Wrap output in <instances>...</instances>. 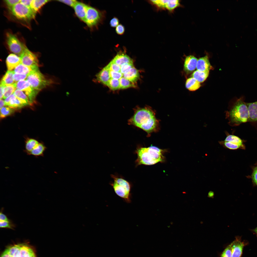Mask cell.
<instances>
[{"mask_svg": "<svg viewBox=\"0 0 257 257\" xmlns=\"http://www.w3.org/2000/svg\"><path fill=\"white\" fill-rule=\"evenodd\" d=\"M6 36V43L10 50L20 56L26 46L11 33L7 32Z\"/></svg>", "mask_w": 257, "mask_h": 257, "instance_id": "obj_8", "label": "cell"}, {"mask_svg": "<svg viewBox=\"0 0 257 257\" xmlns=\"http://www.w3.org/2000/svg\"><path fill=\"white\" fill-rule=\"evenodd\" d=\"M119 20L116 17H114L110 20L109 24L111 27L114 28L116 27L119 24Z\"/></svg>", "mask_w": 257, "mask_h": 257, "instance_id": "obj_44", "label": "cell"}, {"mask_svg": "<svg viewBox=\"0 0 257 257\" xmlns=\"http://www.w3.org/2000/svg\"><path fill=\"white\" fill-rule=\"evenodd\" d=\"M120 89H125L130 87H135L134 83L129 80L122 77L119 79Z\"/></svg>", "mask_w": 257, "mask_h": 257, "instance_id": "obj_31", "label": "cell"}, {"mask_svg": "<svg viewBox=\"0 0 257 257\" xmlns=\"http://www.w3.org/2000/svg\"><path fill=\"white\" fill-rule=\"evenodd\" d=\"M32 0H20V2L24 5L30 8Z\"/></svg>", "mask_w": 257, "mask_h": 257, "instance_id": "obj_48", "label": "cell"}, {"mask_svg": "<svg viewBox=\"0 0 257 257\" xmlns=\"http://www.w3.org/2000/svg\"><path fill=\"white\" fill-rule=\"evenodd\" d=\"M5 85H3L0 84V98L1 99L3 98L5 88Z\"/></svg>", "mask_w": 257, "mask_h": 257, "instance_id": "obj_49", "label": "cell"}, {"mask_svg": "<svg viewBox=\"0 0 257 257\" xmlns=\"http://www.w3.org/2000/svg\"><path fill=\"white\" fill-rule=\"evenodd\" d=\"M166 151L152 145L148 147H138L135 152L137 157L135 161L136 166L150 165L163 162L165 160L164 154Z\"/></svg>", "mask_w": 257, "mask_h": 257, "instance_id": "obj_2", "label": "cell"}, {"mask_svg": "<svg viewBox=\"0 0 257 257\" xmlns=\"http://www.w3.org/2000/svg\"><path fill=\"white\" fill-rule=\"evenodd\" d=\"M58 1L73 7L77 2L76 0H59Z\"/></svg>", "mask_w": 257, "mask_h": 257, "instance_id": "obj_45", "label": "cell"}, {"mask_svg": "<svg viewBox=\"0 0 257 257\" xmlns=\"http://www.w3.org/2000/svg\"><path fill=\"white\" fill-rule=\"evenodd\" d=\"M198 60L197 58L192 55L186 57L184 61V67L186 73H190L196 69Z\"/></svg>", "mask_w": 257, "mask_h": 257, "instance_id": "obj_13", "label": "cell"}, {"mask_svg": "<svg viewBox=\"0 0 257 257\" xmlns=\"http://www.w3.org/2000/svg\"><path fill=\"white\" fill-rule=\"evenodd\" d=\"M180 4L179 0H166L165 4L164 9H166L170 11H173L179 7Z\"/></svg>", "mask_w": 257, "mask_h": 257, "instance_id": "obj_29", "label": "cell"}, {"mask_svg": "<svg viewBox=\"0 0 257 257\" xmlns=\"http://www.w3.org/2000/svg\"><path fill=\"white\" fill-rule=\"evenodd\" d=\"M0 109H1L3 107H4L3 106L4 105H5V101H4L2 99H0Z\"/></svg>", "mask_w": 257, "mask_h": 257, "instance_id": "obj_52", "label": "cell"}, {"mask_svg": "<svg viewBox=\"0 0 257 257\" xmlns=\"http://www.w3.org/2000/svg\"><path fill=\"white\" fill-rule=\"evenodd\" d=\"M96 76L97 80L106 85L111 78L109 70L106 66L97 73Z\"/></svg>", "mask_w": 257, "mask_h": 257, "instance_id": "obj_18", "label": "cell"}, {"mask_svg": "<svg viewBox=\"0 0 257 257\" xmlns=\"http://www.w3.org/2000/svg\"><path fill=\"white\" fill-rule=\"evenodd\" d=\"M1 257H11L6 249L3 253Z\"/></svg>", "mask_w": 257, "mask_h": 257, "instance_id": "obj_50", "label": "cell"}, {"mask_svg": "<svg viewBox=\"0 0 257 257\" xmlns=\"http://www.w3.org/2000/svg\"><path fill=\"white\" fill-rule=\"evenodd\" d=\"M133 115L128 120V124L143 130L148 136L152 133L158 131L159 128V120L155 113L150 107H136L134 109Z\"/></svg>", "mask_w": 257, "mask_h": 257, "instance_id": "obj_1", "label": "cell"}, {"mask_svg": "<svg viewBox=\"0 0 257 257\" xmlns=\"http://www.w3.org/2000/svg\"><path fill=\"white\" fill-rule=\"evenodd\" d=\"M200 86V83L193 77L187 79L186 82V88L190 91L196 90L198 89Z\"/></svg>", "mask_w": 257, "mask_h": 257, "instance_id": "obj_22", "label": "cell"}, {"mask_svg": "<svg viewBox=\"0 0 257 257\" xmlns=\"http://www.w3.org/2000/svg\"><path fill=\"white\" fill-rule=\"evenodd\" d=\"M21 63L30 67L32 70L38 69V60L36 55L26 47L20 56Z\"/></svg>", "mask_w": 257, "mask_h": 257, "instance_id": "obj_9", "label": "cell"}, {"mask_svg": "<svg viewBox=\"0 0 257 257\" xmlns=\"http://www.w3.org/2000/svg\"><path fill=\"white\" fill-rule=\"evenodd\" d=\"M26 80L33 88L38 91L52 84L58 83L46 78L39 69L31 71L28 75Z\"/></svg>", "mask_w": 257, "mask_h": 257, "instance_id": "obj_5", "label": "cell"}, {"mask_svg": "<svg viewBox=\"0 0 257 257\" xmlns=\"http://www.w3.org/2000/svg\"><path fill=\"white\" fill-rule=\"evenodd\" d=\"M88 6L80 2L77 1L73 8L75 14L81 20L84 22Z\"/></svg>", "mask_w": 257, "mask_h": 257, "instance_id": "obj_12", "label": "cell"}, {"mask_svg": "<svg viewBox=\"0 0 257 257\" xmlns=\"http://www.w3.org/2000/svg\"><path fill=\"white\" fill-rule=\"evenodd\" d=\"M133 67V63L124 64L120 66V72L123 74Z\"/></svg>", "mask_w": 257, "mask_h": 257, "instance_id": "obj_39", "label": "cell"}, {"mask_svg": "<svg viewBox=\"0 0 257 257\" xmlns=\"http://www.w3.org/2000/svg\"><path fill=\"white\" fill-rule=\"evenodd\" d=\"M46 149V147L43 143H39L28 155H32L36 157L43 156L44 153Z\"/></svg>", "mask_w": 257, "mask_h": 257, "instance_id": "obj_21", "label": "cell"}, {"mask_svg": "<svg viewBox=\"0 0 257 257\" xmlns=\"http://www.w3.org/2000/svg\"><path fill=\"white\" fill-rule=\"evenodd\" d=\"M232 243V257H240L244 246V243L241 241V238L239 237H236L235 239Z\"/></svg>", "mask_w": 257, "mask_h": 257, "instance_id": "obj_11", "label": "cell"}, {"mask_svg": "<svg viewBox=\"0 0 257 257\" xmlns=\"http://www.w3.org/2000/svg\"><path fill=\"white\" fill-rule=\"evenodd\" d=\"M244 99L243 96L237 99L229 110L226 111V118L230 126H238L249 121L248 109Z\"/></svg>", "mask_w": 257, "mask_h": 257, "instance_id": "obj_3", "label": "cell"}, {"mask_svg": "<svg viewBox=\"0 0 257 257\" xmlns=\"http://www.w3.org/2000/svg\"><path fill=\"white\" fill-rule=\"evenodd\" d=\"M123 76L135 83L139 78V73L138 70L133 67L123 74Z\"/></svg>", "mask_w": 257, "mask_h": 257, "instance_id": "obj_19", "label": "cell"}, {"mask_svg": "<svg viewBox=\"0 0 257 257\" xmlns=\"http://www.w3.org/2000/svg\"><path fill=\"white\" fill-rule=\"evenodd\" d=\"M15 73L14 71L8 70L2 78L0 82V84L3 85L13 84L15 82L13 76Z\"/></svg>", "mask_w": 257, "mask_h": 257, "instance_id": "obj_23", "label": "cell"}, {"mask_svg": "<svg viewBox=\"0 0 257 257\" xmlns=\"http://www.w3.org/2000/svg\"><path fill=\"white\" fill-rule=\"evenodd\" d=\"M109 75L111 78L119 80L123 76V74L120 72H116L109 71Z\"/></svg>", "mask_w": 257, "mask_h": 257, "instance_id": "obj_41", "label": "cell"}, {"mask_svg": "<svg viewBox=\"0 0 257 257\" xmlns=\"http://www.w3.org/2000/svg\"><path fill=\"white\" fill-rule=\"evenodd\" d=\"M39 143L36 140L32 138L27 139L25 141L24 152L27 155Z\"/></svg>", "mask_w": 257, "mask_h": 257, "instance_id": "obj_27", "label": "cell"}, {"mask_svg": "<svg viewBox=\"0 0 257 257\" xmlns=\"http://www.w3.org/2000/svg\"><path fill=\"white\" fill-rule=\"evenodd\" d=\"M16 227V224L11 220L8 221H1L0 222V227L1 228L14 229Z\"/></svg>", "mask_w": 257, "mask_h": 257, "instance_id": "obj_36", "label": "cell"}, {"mask_svg": "<svg viewBox=\"0 0 257 257\" xmlns=\"http://www.w3.org/2000/svg\"><path fill=\"white\" fill-rule=\"evenodd\" d=\"M14 109L9 107H3L0 109V117L4 118L13 114Z\"/></svg>", "mask_w": 257, "mask_h": 257, "instance_id": "obj_33", "label": "cell"}, {"mask_svg": "<svg viewBox=\"0 0 257 257\" xmlns=\"http://www.w3.org/2000/svg\"><path fill=\"white\" fill-rule=\"evenodd\" d=\"M13 94L17 97L25 101L29 105L30 104L28 97L22 91L17 89L15 90Z\"/></svg>", "mask_w": 257, "mask_h": 257, "instance_id": "obj_34", "label": "cell"}, {"mask_svg": "<svg viewBox=\"0 0 257 257\" xmlns=\"http://www.w3.org/2000/svg\"><path fill=\"white\" fill-rule=\"evenodd\" d=\"M106 67L109 71L120 72V66L116 63L113 60Z\"/></svg>", "mask_w": 257, "mask_h": 257, "instance_id": "obj_35", "label": "cell"}, {"mask_svg": "<svg viewBox=\"0 0 257 257\" xmlns=\"http://www.w3.org/2000/svg\"><path fill=\"white\" fill-rule=\"evenodd\" d=\"M115 31L117 34L120 35H123L125 31V28L122 24H120L115 28Z\"/></svg>", "mask_w": 257, "mask_h": 257, "instance_id": "obj_43", "label": "cell"}, {"mask_svg": "<svg viewBox=\"0 0 257 257\" xmlns=\"http://www.w3.org/2000/svg\"><path fill=\"white\" fill-rule=\"evenodd\" d=\"M9 10L16 18L25 20H30L34 19L36 14L30 8L24 5L20 2Z\"/></svg>", "mask_w": 257, "mask_h": 257, "instance_id": "obj_7", "label": "cell"}, {"mask_svg": "<svg viewBox=\"0 0 257 257\" xmlns=\"http://www.w3.org/2000/svg\"><path fill=\"white\" fill-rule=\"evenodd\" d=\"M49 1L47 0H32L30 8L36 13L44 5Z\"/></svg>", "mask_w": 257, "mask_h": 257, "instance_id": "obj_26", "label": "cell"}, {"mask_svg": "<svg viewBox=\"0 0 257 257\" xmlns=\"http://www.w3.org/2000/svg\"><path fill=\"white\" fill-rule=\"evenodd\" d=\"M28 105L25 101L20 99L14 95L7 106L13 109H18Z\"/></svg>", "mask_w": 257, "mask_h": 257, "instance_id": "obj_20", "label": "cell"}, {"mask_svg": "<svg viewBox=\"0 0 257 257\" xmlns=\"http://www.w3.org/2000/svg\"><path fill=\"white\" fill-rule=\"evenodd\" d=\"M209 73V71L202 72L197 70L193 73L192 76L199 83H202L207 79Z\"/></svg>", "mask_w": 257, "mask_h": 257, "instance_id": "obj_24", "label": "cell"}, {"mask_svg": "<svg viewBox=\"0 0 257 257\" xmlns=\"http://www.w3.org/2000/svg\"><path fill=\"white\" fill-rule=\"evenodd\" d=\"M32 70L30 67L25 66L21 63L15 68L14 71L15 73L28 75Z\"/></svg>", "mask_w": 257, "mask_h": 257, "instance_id": "obj_28", "label": "cell"}, {"mask_svg": "<svg viewBox=\"0 0 257 257\" xmlns=\"http://www.w3.org/2000/svg\"><path fill=\"white\" fill-rule=\"evenodd\" d=\"M221 144L226 147L227 148L235 150L239 148H241L239 146L236 144L232 143L229 142L225 141H221L219 143Z\"/></svg>", "mask_w": 257, "mask_h": 257, "instance_id": "obj_37", "label": "cell"}, {"mask_svg": "<svg viewBox=\"0 0 257 257\" xmlns=\"http://www.w3.org/2000/svg\"><path fill=\"white\" fill-rule=\"evenodd\" d=\"M6 64L8 70L11 71L21 63L20 57L14 54H10L6 60Z\"/></svg>", "mask_w": 257, "mask_h": 257, "instance_id": "obj_15", "label": "cell"}, {"mask_svg": "<svg viewBox=\"0 0 257 257\" xmlns=\"http://www.w3.org/2000/svg\"><path fill=\"white\" fill-rule=\"evenodd\" d=\"M253 231L255 233H256L257 234V227L256 228H255V229H253Z\"/></svg>", "mask_w": 257, "mask_h": 257, "instance_id": "obj_53", "label": "cell"}, {"mask_svg": "<svg viewBox=\"0 0 257 257\" xmlns=\"http://www.w3.org/2000/svg\"><path fill=\"white\" fill-rule=\"evenodd\" d=\"M105 11H100L91 6H88L84 22L91 28H97L102 23L106 17Z\"/></svg>", "mask_w": 257, "mask_h": 257, "instance_id": "obj_6", "label": "cell"}, {"mask_svg": "<svg viewBox=\"0 0 257 257\" xmlns=\"http://www.w3.org/2000/svg\"><path fill=\"white\" fill-rule=\"evenodd\" d=\"M232 243L228 245L222 252L221 257H232L231 253Z\"/></svg>", "mask_w": 257, "mask_h": 257, "instance_id": "obj_38", "label": "cell"}, {"mask_svg": "<svg viewBox=\"0 0 257 257\" xmlns=\"http://www.w3.org/2000/svg\"><path fill=\"white\" fill-rule=\"evenodd\" d=\"M4 210L3 208H1L0 210V221H8L11 220L9 219L6 215L3 213V212Z\"/></svg>", "mask_w": 257, "mask_h": 257, "instance_id": "obj_47", "label": "cell"}, {"mask_svg": "<svg viewBox=\"0 0 257 257\" xmlns=\"http://www.w3.org/2000/svg\"><path fill=\"white\" fill-rule=\"evenodd\" d=\"M226 135L227 136L224 140V141L229 142L232 143L237 145L240 146L242 148H244V147L242 141L238 137L228 133H227Z\"/></svg>", "mask_w": 257, "mask_h": 257, "instance_id": "obj_25", "label": "cell"}, {"mask_svg": "<svg viewBox=\"0 0 257 257\" xmlns=\"http://www.w3.org/2000/svg\"><path fill=\"white\" fill-rule=\"evenodd\" d=\"M113 60L120 66L125 63H133L132 60L128 56L120 51L117 54Z\"/></svg>", "mask_w": 257, "mask_h": 257, "instance_id": "obj_17", "label": "cell"}, {"mask_svg": "<svg viewBox=\"0 0 257 257\" xmlns=\"http://www.w3.org/2000/svg\"><path fill=\"white\" fill-rule=\"evenodd\" d=\"M16 88V82L13 84L5 85L4 93L3 97V99H5L13 94Z\"/></svg>", "mask_w": 257, "mask_h": 257, "instance_id": "obj_30", "label": "cell"}, {"mask_svg": "<svg viewBox=\"0 0 257 257\" xmlns=\"http://www.w3.org/2000/svg\"><path fill=\"white\" fill-rule=\"evenodd\" d=\"M106 85L110 89L113 90L120 89V86L119 80L110 78Z\"/></svg>", "mask_w": 257, "mask_h": 257, "instance_id": "obj_32", "label": "cell"}, {"mask_svg": "<svg viewBox=\"0 0 257 257\" xmlns=\"http://www.w3.org/2000/svg\"><path fill=\"white\" fill-rule=\"evenodd\" d=\"M17 89L24 91L28 97L30 104L34 102L38 91L35 90L31 86L27 80H24L16 82Z\"/></svg>", "mask_w": 257, "mask_h": 257, "instance_id": "obj_10", "label": "cell"}, {"mask_svg": "<svg viewBox=\"0 0 257 257\" xmlns=\"http://www.w3.org/2000/svg\"><path fill=\"white\" fill-rule=\"evenodd\" d=\"M252 178L253 182L257 185V166L253 170Z\"/></svg>", "mask_w": 257, "mask_h": 257, "instance_id": "obj_46", "label": "cell"}, {"mask_svg": "<svg viewBox=\"0 0 257 257\" xmlns=\"http://www.w3.org/2000/svg\"><path fill=\"white\" fill-rule=\"evenodd\" d=\"M196 68L197 70L202 72L209 71L213 69L207 55L198 59L197 61Z\"/></svg>", "mask_w": 257, "mask_h": 257, "instance_id": "obj_14", "label": "cell"}, {"mask_svg": "<svg viewBox=\"0 0 257 257\" xmlns=\"http://www.w3.org/2000/svg\"><path fill=\"white\" fill-rule=\"evenodd\" d=\"M214 196L213 192L212 191H210L208 193V198H213Z\"/></svg>", "mask_w": 257, "mask_h": 257, "instance_id": "obj_51", "label": "cell"}, {"mask_svg": "<svg viewBox=\"0 0 257 257\" xmlns=\"http://www.w3.org/2000/svg\"><path fill=\"white\" fill-rule=\"evenodd\" d=\"M27 75L19 74L15 73L13 75V77L14 80L15 82L25 80L27 78Z\"/></svg>", "mask_w": 257, "mask_h": 257, "instance_id": "obj_42", "label": "cell"}, {"mask_svg": "<svg viewBox=\"0 0 257 257\" xmlns=\"http://www.w3.org/2000/svg\"><path fill=\"white\" fill-rule=\"evenodd\" d=\"M114 181L111 183L116 194L128 203L131 202V185L128 181L121 177L113 174L111 175Z\"/></svg>", "mask_w": 257, "mask_h": 257, "instance_id": "obj_4", "label": "cell"}, {"mask_svg": "<svg viewBox=\"0 0 257 257\" xmlns=\"http://www.w3.org/2000/svg\"><path fill=\"white\" fill-rule=\"evenodd\" d=\"M20 0H6L4 1L8 9L10 10L16 4L20 2Z\"/></svg>", "mask_w": 257, "mask_h": 257, "instance_id": "obj_40", "label": "cell"}, {"mask_svg": "<svg viewBox=\"0 0 257 257\" xmlns=\"http://www.w3.org/2000/svg\"><path fill=\"white\" fill-rule=\"evenodd\" d=\"M246 104L248 109L249 121L257 122V101Z\"/></svg>", "mask_w": 257, "mask_h": 257, "instance_id": "obj_16", "label": "cell"}]
</instances>
